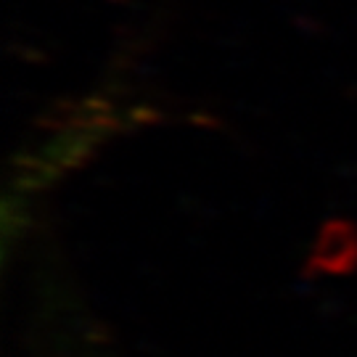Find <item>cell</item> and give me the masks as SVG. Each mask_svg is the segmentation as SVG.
<instances>
[{"label":"cell","mask_w":357,"mask_h":357,"mask_svg":"<svg viewBox=\"0 0 357 357\" xmlns=\"http://www.w3.org/2000/svg\"><path fill=\"white\" fill-rule=\"evenodd\" d=\"M77 357H106V355H93V352H85V355H77Z\"/></svg>","instance_id":"1"}]
</instances>
